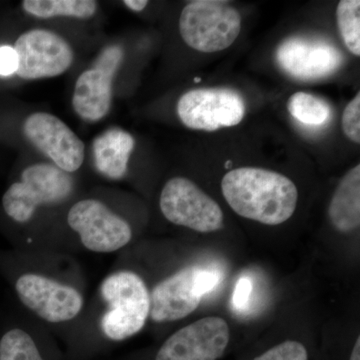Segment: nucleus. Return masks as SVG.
Segmentation results:
<instances>
[{"label": "nucleus", "mask_w": 360, "mask_h": 360, "mask_svg": "<svg viewBox=\"0 0 360 360\" xmlns=\"http://www.w3.org/2000/svg\"><path fill=\"white\" fill-rule=\"evenodd\" d=\"M177 115L188 129L215 131L243 122L245 99L236 90L222 87L189 90L179 98Z\"/></svg>", "instance_id": "423d86ee"}, {"label": "nucleus", "mask_w": 360, "mask_h": 360, "mask_svg": "<svg viewBox=\"0 0 360 360\" xmlns=\"http://www.w3.org/2000/svg\"><path fill=\"white\" fill-rule=\"evenodd\" d=\"M255 360H309V354L302 343L286 340L270 348Z\"/></svg>", "instance_id": "412c9836"}, {"label": "nucleus", "mask_w": 360, "mask_h": 360, "mask_svg": "<svg viewBox=\"0 0 360 360\" xmlns=\"http://www.w3.org/2000/svg\"><path fill=\"white\" fill-rule=\"evenodd\" d=\"M18 68V54L13 47L0 46V75L9 77L16 73Z\"/></svg>", "instance_id": "393cba45"}, {"label": "nucleus", "mask_w": 360, "mask_h": 360, "mask_svg": "<svg viewBox=\"0 0 360 360\" xmlns=\"http://www.w3.org/2000/svg\"><path fill=\"white\" fill-rule=\"evenodd\" d=\"M341 127L347 139L354 143H360V94H357L345 108Z\"/></svg>", "instance_id": "5701e85b"}, {"label": "nucleus", "mask_w": 360, "mask_h": 360, "mask_svg": "<svg viewBox=\"0 0 360 360\" xmlns=\"http://www.w3.org/2000/svg\"><path fill=\"white\" fill-rule=\"evenodd\" d=\"M26 13L39 18L72 16L90 18L96 13L97 4L92 0H25Z\"/></svg>", "instance_id": "f3484780"}, {"label": "nucleus", "mask_w": 360, "mask_h": 360, "mask_svg": "<svg viewBox=\"0 0 360 360\" xmlns=\"http://www.w3.org/2000/svg\"><path fill=\"white\" fill-rule=\"evenodd\" d=\"M14 288L25 307L51 323L70 321L84 307V297L75 288L39 274H22Z\"/></svg>", "instance_id": "1a4fd4ad"}, {"label": "nucleus", "mask_w": 360, "mask_h": 360, "mask_svg": "<svg viewBox=\"0 0 360 360\" xmlns=\"http://www.w3.org/2000/svg\"><path fill=\"white\" fill-rule=\"evenodd\" d=\"M13 49L18 58L16 75L23 79L58 77L70 68L75 58L66 40L45 30L23 33Z\"/></svg>", "instance_id": "6e6552de"}, {"label": "nucleus", "mask_w": 360, "mask_h": 360, "mask_svg": "<svg viewBox=\"0 0 360 360\" xmlns=\"http://www.w3.org/2000/svg\"><path fill=\"white\" fill-rule=\"evenodd\" d=\"M123 4L129 7V8L131 9V11L139 13V11H142L146 8V6L148 4V1H146V0H124Z\"/></svg>", "instance_id": "a878e982"}, {"label": "nucleus", "mask_w": 360, "mask_h": 360, "mask_svg": "<svg viewBox=\"0 0 360 360\" xmlns=\"http://www.w3.org/2000/svg\"><path fill=\"white\" fill-rule=\"evenodd\" d=\"M115 77L91 68L78 77L73 94L75 112L86 122H98L108 115L112 101Z\"/></svg>", "instance_id": "4468645a"}, {"label": "nucleus", "mask_w": 360, "mask_h": 360, "mask_svg": "<svg viewBox=\"0 0 360 360\" xmlns=\"http://www.w3.org/2000/svg\"><path fill=\"white\" fill-rule=\"evenodd\" d=\"M72 177L56 165H35L21 174L2 198V207L9 219L18 224L30 221L40 205H58L73 191Z\"/></svg>", "instance_id": "20e7f679"}, {"label": "nucleus", "mask_w": 360, "mask_h": 360, "mask_svg": "<svg viewBox=\"0 0 360 360\" xmlns=\"http://www.w3.org/2000/svg\"><path fill=\"white\" fill-rule=\"evenodd\" d=\"M202 297L198 281V265L186 267L153 288L149 316L155 322L180 321L195 311Z\"/></svg>", "instance_id": "ddd939ff"}, {"label": "nucleus", "mask_w": 360, "mask_h": 360, "mask_svg": "<svg viewBox=\"0 0 360 360\" xmlns=\"http://www.w3.org/2000/svg\"><path fill=\"white\" fill-rule=\"evenodd\" d=\"M288 110L298 122L309 127H321L331 115L329 104L314 94L298 91L288 101Z\"/></svg>", "instance_id": "a211bd4d"}, {"label": "nucleus", "mask_w": 360, "mask_h": 360, "mask_svg": "<svg viewBox=\"0 0 360 360\" xmlns=\"http://www.w3.org/2000/svg\"><path fill=\"white\" fill-rule=\"evenodd\" d=\"M255 295V283L252 277L243 276L239 277L234 286L232 295V307L239 314L250 311Z\"/></svg>", "instance_id": "4be33fe9"}, {"label": "nucleus", "mask_w": 360, "mask_h": 360, "mask_svg": "<svg viewBox=\"0 0 360 360\" xmlns=\"http://www.w3.org/2000/svg\"><path fill=\"white\" fill-rule=\"evenodd\" d=\"M328 217L336 231L347 232L360 224V165L347 172L336 187L328 207Z\"/></svg>", "instance_id": "dca6fc26"}, {"label": "nucleus", "mask_w": 360, "mask_h": 360, "mask_svg": "<svg viewBox=\"0 0 360 360\" xmlns=\"http://www.w3.org/2000/svg\"><path fill=\"white\" fill-rule=\"evenodd\" d=\"M336 20L348 51L360 56V1L341 0L336 9Z\"/></svg>", "instance_id": "6ab92c4d"}, {"label": "nucleus", "mask_w": 360, "mask_h": 360, "mask_svg": "<svg viewBox=\"0 0 360 360\" xmlns=\"http://www.w3.org/2000/svg\"><path fill=\"white\" fill-rule=\"evenodd\" d=\"M68 221L82 245L94 252H115L131 240L130 225L101 201H78L70 208Z\"/></svg>", "instance_id": "0eeeda50"}, {"label": "nucleus", "mask_w": 360, "mask_h": 360, "mask_svg": "<svg viewBox=\"0 0 360 360\" xmlns=\"http://www.w3.org/2000/svg\"><path fill=\"white\" fill-rule=\"evenodd\" d=\"M231 338L229 323L219 316L203 317L165 340L155 360H217Z\"/></svg>", "instance_id": "9d476101"}, {"label": "nucleus", "mask_w": 360, "mask_h": 360, "mask_svg": "<svg viewBox=\"0 0 360 360\" xmlns=\"http://www.w3.org/2000/svg\"><path fill=\"white\" fill-rule=\"evenodd\" d=\"M134 139L120 129H110L94 141V165L99 174L110 179H120L127 172Z\"/></svg>", "instance_id": "2eb2a0df"}, {"label": "nucleus", "mask_w": 360, "mask_h": 360, "mask_svg": "<svg viewBox=\"0 0 360 360\" xmlns=\"http://www.w3.org/2000/svg\"><path fill=\"white\" fill-rule=\"evenodd\" d=\"M277 65L291 77L315 80L333 75L342 63V54L323 39L290 37L279 45Z\"/></svg>", "instance_id": "9b49d317"}, {"label": "nucleus", "mask_w": 360, "mask_h": 360, "mask_svg": "<svg viewBox=\"0 0 360 360\" xmlns=\"http://www.w3.org/2000/svg\"><path fill=\"white\" fill-rule=\"evenodd\" d=\"M101 293L108 304L101 319L106 338L122 341L143 328L150 312V293L139 274L127 270L115 272L104 279Z\"/></svg>", "instance_id": "f03ea898"}, {"label": "nucleus", "mask_w": 360, "mask_h": 360, "mask_svg": "<svg viewBox=\"0 0 360 360\" xmlns=\"http://www.w3.org/2000/svg\"><path fill=\"white\" fill-rule=\"evenodd\" d=\"M241 15L225 1L195 0L184 7L179 32L189 47L205 53L225 51L241 32Z\"/></svg>", "instance_id": "7ed1b4c3"}, {"label": "nucleus", "mask_w": 360, "mask_h": 360, "mask_svg": "<svg viewBox=\"0 0 360 360\" xmlns=\"http://www.w3.org/2000/svg\"><path fill=\"white\" fill-rule=\"evenodd\" d=\"M26 137L49 156L56 167L65 172L79 169L84 160V144L56 116L37 112L32 115L25 123Z\"/></svg>", "instance_id": "f8f14e48"}, {"label": "nucleus", "mask_w": 360, "mask_h": 360, "mask_svg": "<svg viewBox=\"0 0 360 360\" xmlns=\"http://www.w3.org/2000/svg\"><path fill=\"white\" fill-rule=\"evenodd\" d=\"M160 205L168 221L194 231L210 233L224 226L219 203L184 177L168 180L161 191Z\"/></svg>", "instance_id": "39448f33"}, {"label": "nucleus", "mask_w": 360, "mask_h": 360, "mask_svg": "<svg viewBox=\"0 0 360 360\" xmlns=\"http://www.w3.org/2000/svg\"><path fill=\"white\" fill-rule=\"evenodd\" d=\"M221 191L239 217L266 225H279L292 217L298 189L285 175L259 167H239L224 175Z\"/></svg>", "instance_id": "f257e3e1"}, {"label": "nucleus", "mask_w": 360, "mask_h": 360, "mask_svg": "<svg viewBox=\"0 0 360 360\" xmlns=\"http://www.w3.org/2000/svg\"><path fill=\"white\" fill-rule=\"evenodd\" d=\"M350 360H360V338H357L356 342H355L354 349H352V355H350Z\"/></svg>", "instance_id": "bb28decb"}, {"label": "nucleus", "mask_w": 360, "mask_h": 360, "mask_svg": "<svg viewBox=\"0 0 360 360\" xmlns=\"http://www.w3.org/2000/svg\"><path fill=\"white\" fill-rule=\"evenodd\" d=\"M123 51L120 45L105 47L97 58L94 68L115 77L116 71L122 65Z\"/></svg>", "instance_id": "b1692460"}, {"label": "nucleus", "mask_w": 360, "mask_h": 360, "mask_svg": "<svg viewBox=\"0 0 360 360\" xmlns=\"http://www.w3.org/2000/svg\"><path fill=\"white\" fill-rule=\"evenodd\" d=\"M0 360H44L26 331L13 328L0 338Z\"/></svg>", "instance_id": "aec40b11"}]
</instances>
